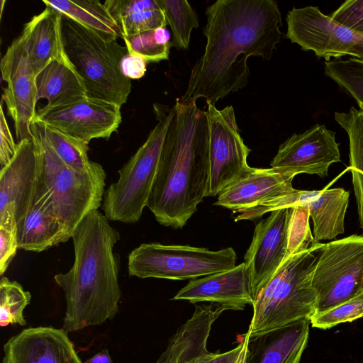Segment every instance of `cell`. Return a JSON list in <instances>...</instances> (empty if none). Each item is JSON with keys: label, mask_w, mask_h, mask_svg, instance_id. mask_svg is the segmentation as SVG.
<instances>
[{"label": "cell", "mask_w": 363, "mask_h": 363, "mask_svg": "<svg viewBox=\"0 0 363 363\" xmlns=\"http://www.w3.org/2000/svg\"><path fill=\"white\" fill-rule=\"evenodd\" d=\"M203 54L192 67L183 103L215 105L245 87L251 57L269 60L280 42L281 15L273 0H218L206 10Z\"/></svg>", "instance_id": "6da1fadb"}, {"label": "cell", "mask_w": 363, "mask_h": 363, "mask_svg": "<svg viewBox=\"0 0 363 363\" xmlns=\"http://www.w3.org/2000/svg\"><path fill=\"white\" fill-rule=\"evenodd\" d=\"M147 207L157 221L180 229L207 196L209 162L205 111L177 99Z\"/></svg>", "instance_id": "7a4b0ae2"}, {"label": "cell", "mask_w": 363, "mask_h": 363, "mask_svg": "<svg viewBox=\"0 0 363 363\" xmlns=\"http://www.w3.org/2000/svg\"><path fill=\"white\" fill-rule=\"evenodd\" d=\"M108 221L98 210L88 214L72 236V267L54 276L65 294L67 332L101 324L118 312L120 257L113 248L120 233Z\"/></svg>", "instance_id": "3957f363"}, {"label": "cell", "mask_w": 363, "mask_h": 363, "mask_svg": "<svg viewBox=\"0 0 363 363\" xmlns=\"http://www.w3.org/2000/svg\"><path fill=\"white\" fill-rule=\"evenodd\" d=\"M323 243L286 259L260 291L253 305L250 335L308 319L315 312L316 296L312 286L315 264Z\"/></svg>", "instance_id": "277c9868"}, {"label": "cell", "mask_w": 363, "mask_h": 363, "mask_svg": "<svg viewBox=\"0 0 363 363\" xmlns=\"http://www.w3.org/2000/svg\"><path fill=\"white\" fill-rule=\"evenodd\" d=\"M31 131L37 150L38 172L51 193L65 242L83 219L101 206L106 174L96 162L87 172L73 170L49 145L36 121L32 122Z\"/></svg>", "instance_id": "5b68a950"}, {"label": "cell", "mask_w": 363, "mask_h": 363, "mask_svg": "<svg viewBox=\"0 0 363 363\" xmlns=\"http://www.w3.org/2000/svg\"><path fill=\"white\" fill-rule=\"evenodd\" d=\"M65 53L82 77L87 98L122 106L131 91V80L121 68L127 48L62 15Z\"/></svg>", "instance_id": "8992f818"}, {"label": "cell", "mask_w": 363, "mask_h": 363, "mask_svg": "<svg viewBox=\"0 0 363 363\" xmlns=\"http://www.w3.org/2000/svg\"><path fill=\"white\" fill-rule=\"evenodd\" d=\"M153 110L156 125L105 190L101 208L109 221L135 223L147 207L174 107L154 104Z\"/></svg>", "instance_id": "52a82bcc"}, {"label": "cell", "mask_w": 363, "mask_h": 363, "mask_svg": "<svg viewBox=\"0 0 363 363\" xmlns=\"http://www.w3.org/2000/svg\"><path fill=\"white\" fill-rule=\"evenodd\" d=\"M236 259L232 247L211 251L190 245L142 243L129 253L128 272L141 279L191 280L230 269Z\"/></svg>", "instance_id": "ba28073f"}, {"label": "cell", "mask_w": 363, "mask_h": 363, "mask_svg": "<svg viewBox=\"0 0 363 363\" xmlns=\"http://www.w3.org/2000/svg\"><path fill=\"white\" fill-rule=\"evenodd\" d=\"M312 286L316 296L315 312L330 308L362 293L363 235H352L323 243L313 271Z\"/></svg>", "instance_id": "9c48e42d"}, {"label": "cell", "mask_w": 363, "mask_h": 363, "mask_svg": "<svg viewBox=\"0 0 363 363\" xmlns=\"http://www.w3.org/2000/svg\"><path fill=\"white\" fill-rule=\"evenodd\" d=\"M205 116L209 162L206 196H216L248 174L254 167L247 164L251 149L240 135L233 106L219 110L208 103Z\"/></svg>", "instance_id": "30bf717a"}, {"label": "cell", "mask_w": 363, "mask_h": 363, "mask_svg": "<svg viewBox=\"0 0 363 363\" xmlns=\"http://www.w3.org/2000/svg\"><path fill=\"white\" fill-rule=\"evenodd\" d=\"M286 21V38L303 50H312L326 61L347 55L363 61V33L337 23L317 6L294 7Z\"/></svg>", "instance_id": "8fae6325"}, {"label": "cell", "mask_w": 363, "mask_h": 363, "mask_svg": "<svg viewBox=\"0 0 363 363\" xmlns=\"http://www.w3.org/2000/svg\"><path fill=\"white\" fill-rule=\"evenodd\" d=\"M1 78L7 86L2 101L14 123L17 143L33 138L31 123L36 114L37 88L21 35L16 38L1 59Z\"/></svg>", "instance_id": "7c38bea8"}, {"label": "cell", "mask_w": 363, "mask_h": 363, "mask_svg": "<svg viewBox=\"0 0 363 363\" xmlns=\"http://www.w3.org/2000/svg\"><path fill=\"white\" fill-rule=\"evenodd\" d=\"M341 161L335 133L315 124L305 132L293 134L281 143L270 163L273 169L295 177L299 174L328 176L333 163Z\"/></svg>", "instance_id": "4fadbf2b"}, {"label": "cell", "mask_w": 363, "mask_h": 363, "mask_svg": "<svg viewBox=\"0 0 363 363\" xmlns=\"http://www.w3.org/2000/svg\"><path fill=\"white\" fill-rule=\"evenodd\" d=\"M291 213L292 208L272 211L255 226L244 256L255 301L286 260Z\"/></svg>", "instance_id": "5bb4252c"}, {"label": "cell", "mask_w": 363, "mask_h": 363, "mask_svg": "<svg viewBox=\"0 0 363 363\" xmlns=\"http://www.w3.org/2000/svg\"><path fill=\"white\" fill-rule=\"evenodd\" d=\"M33 121L49 125L74 138L89 143L93 139H109L122 118L121 106L87 98L74 104L48 111H37Z\"/></svg>", "instance_id": "9a60e30c"}, {"label": "cell", "mask_w": 363, "mask_h": 363, "mask_svg": "<svg viewBox=\"0 0 363 363\" xmlns=\"http://www.w3.org/2000/svg\"><path fill=\"white\" fill-rule=\"evenodd\" d=\"M330 184L319 191L296 189L294 193L271 201L269 208L274 211L305 206L313 220L315 241L334 239L345 231L350 192L340 187L329 189Z\"/></svg>", "instance_id": "2e32d148"}, {"label": "cell", "mask_w": 363, "mask_h": 363, "mask_svg": "<svg viewBox=\"0 0 363 363\" xmlns=\"http://www.w3.org/2000/svg\"><path fill=\"white\" fill-rule=\"evenodd\" d=\"M2 363H82L67 332L52 326L29 328L4 345Z\"/></svg>", "instance_id": "e0dca14e"}, {"label": "cell", "mask_w": 363, "mask_h": 363, "mask_svg": "<svg viewBox=\"0 0 363 363\" xmlns=\"http://www.w3.org/2000/svg\"><path fill=\"white\" fill-rule=\"evenodd\" d=\"M191 303L209 302L242 310L252 306L255 297L245 262L235 267L190 281L174 296Z\"/></svg>", "instance_id": "ac0fdd59"}, {"label": "cell", "mask_w": 363, "mask_h": 363, "mask_svg": "<svg viewBox=\"0 0 363 363\" xmlns=\"http://www.w3.org/2000/svg\"><path fill=\"white\" fill-rule=\"evenodd\" d=\"M18 249L40 252L63 243V230L51 193L38 172L27 210L17 223Z\"/></svg>", "instance_id": "d6986e66"}, {"label": "cell", "mask_w": 363, "mask_h": 363, "mask_svg": "<svg viewBox=\"0 0 363 363\" xmlns=\"http://www.w3.org/2000/svg\"><path fill=\"white\" fill-rule=\"evenodd\" d=\"M294 177L271 167H254L248 174L223 191L214 205L242 213L270 199L294 192Z\"/></svg>", "instance_id": "ffe728a7"}, {"label": "cell", "mask_w": 363, "mask_h": 363, "mask_svg": "<svg viewBox=\"0 0 363 363\" xmlns=\"http://www.w3.org/2000/svg\"><path fill=\"white\" fill-rule=\"evenodd\" d=\"M310 323L309 320L301 319L275 330L250 335L244 363H299L307 345Z\"/></svg>", "instance_id": "44dd1931"}, {"label": "cell", "mask_w": 363, "mask_h": 363, "mask_svg": "<svg viewBox=\"0 0 363 363\" xmlns=\"http://www.w3.org/2000/svg\"><path fill=\"white\" fill-rule=\"evenodd\" d=\"M38 167L37 150L33 139L17 143L11 161L0 171V211L15 207L16 223L24 216L32 197Z\"/></svg>", "instance_id": "7402d4cb"}, {"label": "cell", "mask_w": 363, "mask_h": 363, "mask_svg": "<svg viewBox=\"0 0 363 363\" xmlns=\"http://www.w3.org/2000/svg\"><path fill=\"white\" fill-rule=\"evenodd\" d=\"M227 310L230 308L214 303L196 305L192 316L177 330L155 363H189L208 353L211 327Z\"/></svg>", "instance_id": "603a6c76"}, {"label": "cell", "mask_w": 363, "mask_h": 363, "mask_svg": "<svg viewBox=\"0 0 363 363\" xmlns=\"http://www.w3.org/2000/svg\"><path fill=\"white\" fill-rule=\"evenodd\" d=\"M29 63L37 75L50 62L66 57L62 35V14L46 6L24 26L22 34Z\"/></svg>", "instance_id": "cb8c5ba5"}, {"label": "cell", "mask_w": 363, "mask_h": 363, "mask_svg": "<svg viewBox=\"0 0 363 363\" xmlns=\"http://www.w3.org/2000/svg\"><path fill=\"white\" fill-rule=\"evenodd\" d=\"M35 84L38 101L45 99L48 101L40 111L68 106L87 99L84 82L67 57L50 62L36 75Z\"/></svg>", "instance_id": "d4e9b609"}, {"label": "cell", "mask_w": 363, "mask_h": 363, "mask_svg": "<svg viewBox=\"0 0 363 363\" xmlns=\"http://www.w3.org/2000/svg\"><path fill=\"white\" fill-rule=\"evenodd\" d=\"M104 4L119 28L122 38L167 25L157 0H106Z\"/></svg>", "instance_id": "484cf974"}, {"label": "cell", "mask_w": 363, "mask_h": 363, "mask_svg": "<svg viewBox=\"0 0 363 363\" xmlns=\"http://www.w3.org/2000/svg\"><path fill=\"white\" fill-rule=\"evenodd\" d=\"M43 2L106 38H122L116 21L104 4L99 0H43Z\"/></svg>", "instance_id": "4316f807"}, {"label": "cell", "mask_w": 363, "mask_h": 363, "mask_svg": "<svg viewBox=\"0 0 363 363\" xmlns=\"http://www.w3.org/2000/svg\"><path fill=\"white\" fill-rule=\"evenodd\" d=\"M334 118L349 138L347 169L352 173L359 221L363 231V113L352 106L347 112H335Z\"/></svg>", "instance_id": "83f0119b"}, {"label": "cell", "mask_w": 363, "mask_h": 363, "mask_svg": "<svg viewBox=\"0 0 363 363\" xmlns=\"http://www.w3.org/2000/svg\"><path fill=\"white\" fill-rule=\"evenodd\" d=\"M34 121L38 123L47 143L66 165L79 172H85L91 169L94 162L88 157V143L40 121Z\"/></svg>", "instance_id": "f1b7e54d"}, {"label": "cell", "mask_w": 363, "mask_h": 363, "mask_svg": "<svg viewBox=\"0 0 363 363\" xmlns=\"http://www.w3.org/2000/svg\"><path fill=\"white\" fill-rule=\"evenodd\" d=\"M157 1L172 30V46L177 49H188L192 29L199 28L196 11L186 0Z\"/></svg>", "instance_id": "f546056e"}, {"label": "cell", "mask_w": 363, "mask_h": 363, "mask_svg": "<svg viewBox=\"0 0 363 363\" xmlns=\"http://www.w3.org/2000/svg\"><path fill=\"white\" fill-rule=\"evenodd\" d=\"M325 74L353 97L363 113V61L341 57L325 61Z\"/></svg>", "instance_id": "4dcf8cb0"}, {"label": "cell", "mask_w": 363, "mask_h": 363, "mask_svg": "<svg viewBox=\"0 0 363 363\" xmlns=\"http://www.w3.org/2000/svg\"><path fill=\"white\" fill-rule=\"evenodd\" d=\"M31 295L21 284L6 277L0 279V325H26L23 311L30 303Z\"/></svg>", "instance_id": "1f68e13d"}, {"label": "cell", "mask_w": 363, "mask_h": 363, "mask_svg": "<svg viewBox=\"0 0 363 363\" xmlns=\"http://www.w3.org/2000/svg\"><path fill=\"white\" fill-rule=\"evenodd\" d=\"M362 317L363 291L330 308L314 313L310 318V323L314 328L325 330Z\"/></svg>", "instance_id": "d6a6232c"}, {"label": "cell", "mask_w": 363, "mask_h": 363, "mask_svg": "<svg viewBox=\"0 0 363 363\" xmlns=\"http://www.w3.org/2000/svg\"><path fill=\"white\" fill-rule=\"evenodd\" d=\"M310 218L308 209L305 206H297L292 208L286 260L318 243L315 241L310 228Z\"/></svg>", "instance_id": "836d02e7"}, {"label": "cell", "mask_w": 363, "mask_h": 363, "mask_svg": "<svg viewBox=\"0 0 363 363\" xmlns=\"http://www.w3.org/2000/svg\"><path fill=\"white\" fill-rule=\"evenodd\" d=\"M128 53L143 57L147 62H159L168 60L172 44L161 43L155 30L144 31L123 38Z\"/></svg>", "instance_id": "e575fe53"}, {"label": "cell", "mask_w": 363, "mask_h": 363, "mask_svg": "<svg viewBox=\"0 0 363 363\" xmlns=\"http://www.w3.org/2000/svg\"><path fill=\"white\" fill-rule=\"evenodd\" d=\"M18 249L17 223L13 206L0 211V275L8 269Z\"/></svg>", "instance_id": "d590c367"}, {"label": "cell", "mask_w": 363, "mask_h": 363, "mask_svg": "<svg viewBox=\"0 0 363 363\" xmlns=\"http://www.w3.org/2000/svg\"><path fill=\"white\" fill-rule=\"evenodd\" d=\"M337 23L363 33V0H347L330 16Z\"/></svg>", "instance_id": "8d00e7d4"}, {"label": "cell", "mask_w": 363, "mask_h": 363, "mask_svg": "<svg viewBox=\"0 0 363 363\" xmlns=\"http://www.w3.org/2000/svg\"><path fill=\"white\" fill-rule=\"evenodd\" d=\"M0 108V164L2 168L7 165L15 156L17 151V143L13 140L6 120L2 101Z\"/></svg>", "instance_id": "74e56055"}, {"label": "cell", "mask_w": 363, "mask_h": 363, "mask_svg": "<svg viewBox=\"0 0 363 363\" xmlns=\"http://www.w3.org/2000/svg\"><path fill=\"white\" fill-rule=\"evenodd\" d=\"M147 62L136 55H125L121 60V68L123 74L129 79L142 78L145 72Z\"/></svg>", "instance_id": "f35d334b"}, {"label": "cell", "mask_w": 363, "mask_h": 363, "mask_svg": "<svg viewBox=\"0 0 363 363\" xmlns=\"http://www.w3.org/2000/svg\"><path fill=\"white\" fill-rule=\"evenodd\" d=\"M245 343V337L235 348L223 353H208L189 363H236Z\"/></svg>", "instance_id": "ab89813d"}, {"label": "cell", "mask_w": 363, "mask_h": 363, "mask_svg": "<svg viewBox=\"0 0 363 363\" xmlns=\"http://www.w3.org/2000/svg\"><path fill=\"white\" fill-rule=\"evenodd\" d=\"M84 363H113L107 350H103Z\"/></svg>", "instance_id": "60d3db41"}, {"label": "cell", "mask_w": 363, "mask_h": 363, "mask_svg": "<svg viewBox=\"0 0 363 363\" xmlns=\"http://www.w3.org/2000/svg\"><path fill=\"white\" fill-rule=\"evenodd\" d=\"M6 3L5 1H1V16L2 15V12H3V8H4V4Z\"/></svg>", "instance_id": "b9f144b4"}]
</instances>
